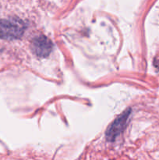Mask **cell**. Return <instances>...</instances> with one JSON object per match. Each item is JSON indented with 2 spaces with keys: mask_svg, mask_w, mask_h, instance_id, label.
I'll return each mask as SVG.
<instances>
[{
  "mask_svg": "<svg viewBox=\"0 0 159 160\" xmlns=\"http://www.w3.org/2000/svg\"><path fill=\"white\" fill-rule=\"evenodd\" d=\"M129 114V112H126L123 115L120 116L118 119H116L115 122L111 125L107 131V137L109 140H113L117 135H118L122 132L124 126L126 125V121H127Z\"/></svg>",
  "mask_w": 159,
  "mask_h": 160,
  "instance_id": "3957f363",
  "label": "cell"
},
{
  "mask_svg": "<svg viewBox=\"0 0 159 160\" xmlns=\"http://www.w3.org/2000/svg\"><path fill=\"white\" fill-rule=\"evenodd\" d=\"M31 48L37 56H48L52 48V43L47 37L40 35L32 41Z\"/></svg>",
  "mask_w": 159,
  "mask_h": 160,
  "instance_id": "7a4b0ae2",
  "label": "cell"
},
{
  "mask_svg": "<svg viewBox=\"0 0 159 160\" xmlns=\"http://www.w3.org/2000/svg\"><path fill=\"white\" fill-rule=\"evenodd\" d=\"M26 30V24L19 18L10 17L0 20V38L14 40L21 38Z\"/></svg>",
  "mask_w": 159,
  "mask_h": 160,
  "instance_id": "6da1fadb",
  "label": "cell"
}]
</instances>
